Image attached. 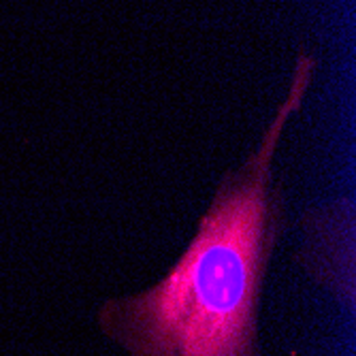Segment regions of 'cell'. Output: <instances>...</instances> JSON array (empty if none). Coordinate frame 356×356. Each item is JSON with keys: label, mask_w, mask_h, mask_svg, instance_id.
<instances>
[{"label": "cell", "mask_w": 356, "mask_h": 356, "mask_svg": "<svg viewBox=\"0 0 356 356\" xmlns=\"http://www.w3.org/2000/svg\"><path fill=\"white\" fill-rule=\"evenodd\" d=\"M314 69L316 58L299 54L286 101L243 163L220 179L173 267L139 293L101 303L96 325L126 356H263V288L284 231L275 158Z\"/></svg>", "instance_id": "6da1fadb"}, {"label": "cell", "mask_w": 356, "mask_h": 356, "mask_svg": "<svg viewBox=\"0 0 356 356\" xmlns=\"http://www.w3.org/2000/svg\"><path fill=\"white\" fill-rule=\"evenodd\" d=\"M303 265L312 277L352 307L354 299V250L352 207L337 203L307 218Z\"/></svg>", "instance_id": "7a4b0ae2"}]
</instances>
